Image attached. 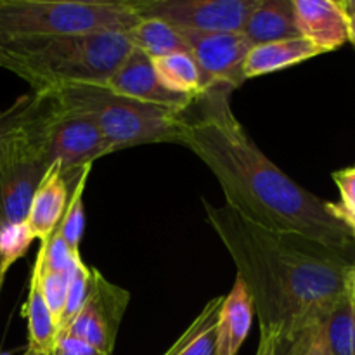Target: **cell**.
Segmentation results:
<instances>
[{"mask_svg":"<svg viewBox=\"0 0 355 355\" xmlns=\"http://www.w3.org/2000/svg\"><path fill=\"white\" fill-rule=\"evenodd\" d=\"M232 90L210 89L182 113L179 144L210 168L225 205L263 229L297 234L345 255L352 236L329 210L328 201L288 177L246 134L232 113Z\"/></svg>","mask_w":355,"mask_h":355,"instance_id":"cell-1","label":"cell"},{"mask_svg":"<svg viewBox=\"0 0 355 355\" xmlns=\"http://www.w3.org/2000/svg\"><path fill=\"white\" fill-rule=\"evenodd\" d=\"M207 218L248 290L260 326L279 338V355L300 343L349 291L350 262L297 234L255 225L231 207L203 200Z\"/></svg>","mask_w":355,"mask_h":355,"instance_id":"cell-2","label":"cell"},{"mask_svg":"<svg viewBox=\"0 0 355 355\" xmlns=\"http://www.w3.org/2000/svg\"><path fill=\"white\" fill-rule=\"evenodd\" d=\"M132 51L125 33L0 37V68L35 92L69 85H106Z\"/></svg>","mask_w":355,"mask_h":355,"instance_id":"cell-3","label":"cell"},{"mask_svg":"<svg viewBox=\"0 0 355 355\" xmlns=\"http://www.w3.org/2000/svg\"><path fill=\"white\" fill-rule=\"evenodd\" d=\"M52 97L61 111L90 118L116 151L180 139L184 111L118 96L104 85L61 87Z\"/></svg>","mask_w":355,"mask_h":355,"instance_id":"cell-4","label":"cell"},{"mask_svg":"<svg viewBox=\"0 0 355 355\" xmlns=\"http://www.w3.org/2000/svg\"><path fill=\"white\" fill-rule=\"evenodd\" d=\"M139 21L130 0H0V37L127 33Z\"/></svg>","mask_w":355,"mask_h":355,"instance_id":"cell-5","label":"cell"},{"mask_svg":"<svg viewBox=\"0 0 355 355\" xmlns=\"http://www.w3.org/2000/svg\"><path fill=\"white\" fill-rule=\"evenodd\" d=\"M114 151L116 148L104 137L90 118L66 113L54 103L40 141V153L45 165H59L62 172H71L92 166L96 159Z\"/></svg>","mask_w":355,"mask_h":355,"instance_id":"cell-6","label":"cell"},{"mask_svg":"<svg viewBox=\"0 0 355 355\" xmlns=\"http://www.w3.org/2000/svg\"><path fill=\"white\" fill-rule=\"evenodd\" d=\"M141 19L179 30L238 33L259 0H130Z\"/></svg>","mask_w":355,"mask_h":355,"instance_id":"cell-7","label":"cell"},{"mask_svg":"<svg viewBox=\"0 0 355 355\" xmlns=\"http://www.w3.org/2000/svg\"><path fill=\"white\" fill-rule=\"evenodd\" d=\"M128 302L130 293L127 290L110 283L97 269H90L85 304L61 335L75 336L101 354L111 355Z\"/></svg>","mask_w":355,"mask_h":355,"instance_id":"cell-8","label":"cell"},{"mask_svg":"<svg viewBox=\"0 0 355 355\" xmlns=\"http://www.w3.org/2000/svg\"><path fill=\"white\" fill-rule=\"evenodd\" d=\"M179 30V28H177ZM191 58L200 68L207 90H234L246 82L243 69L253 44L241 33L180 30Z\"/></svg>","mask_w":355,"mask_h":355,"instance_id":"cell-9","label":"cell"},{"mask_svg":"<svg viewBox=\"0 0 355 355\" xmlns=\"http://www.w3.org/2000/svg\"><path fill=\"white\" fill-rule=\"evenodd\" d=\"M51 90L23 96L0 114V168L31 155H42L45 121L52 113Z\"/></svg>","mask_w":355,"mask_h":355,"instance_id":"cell-10","label":"cell"},{"mask_svg":"<svg viewBox=\"0 0 355 355\" xmlns=\"http://www.w3.org/2000/svg\"><path fill=\"white\" fill-rule=\"evenodd\" d=\"M104 87H107L111 92L118 94V96L177 111L187 110L198 99V97L180 96V94L170 92L168 89H165L156 75L151 59L135 49H132L130 54L125 58L120 68L114 71V75L107 80Z\"/></svg>","mask_w":355,"mask_h":355,"instance_id":"cell-11","label":"cell"},{"mask_svg":"<svg viewBox=\"0 0 355 355\" xmlns=\"http://www.w3.org/2000/svg\"><path fill=\"white\" fill-rule=\"evenodd\" d=\"M49 166L31 155L0 168V227L26 222L35 191Z\"/></svg>","mask_w":355,"mask_h":355,"instance_id":"cell-12","label":"cell"},{"mask_svg":"<svg viewBox=\"0 0 355 355\" xmlns=\"http://www.w3.org/2000/svg\"><path fill=\"white\" fill-rule=\"evenodd\" d=\"M298 35L326 54L349 42V24L338 0H293Z\"/></svg>","mask_w":355,"mask_h":355,"instance_id":"cell-13","label":"cell"},{"mask_svg":"<svg viewBox=\"0 0 355 355\" xmlns=\"http://www.w3.org/2000/svg\"><path fill=\"white\" fill-rule=\"evenodd\" d=\"M69 200V179L59 165H51L42 177L26 224L35 239H47L64 217Z\"/></svg>","mask_w":355,"mask_h":355,"instance_id":"cell-14","label":"cell"},{"mask_svg":"<svg viewBox=\"0 0 355 355\" xmlns=\"http://www.w3.org/2000/svg\"><path fill=\"white\" fill-rule=\"evenodd\" d=\"M253 309L252 297L245 284L236 277L231 291L224 297L217 322V355H238L243 342L252 329Z\"/></svg>","mask_w":355,"mask_h":355,"instance_id":"cell-15","label":"cell"},{"mask_svg":"<svg viewBox=\"0 0 355 355\" xmlns=\"http://www.w3.org/2000/svg\"><path fill=\"white\" fill-rule=\"evenodd\" d=\"M241 33L253 45L298 38L293 0H259Z\"/></svg>","mask_w":355,"mask_h":355,"instance_id":"cell-16","label":"cell"},{"mask_svg":"<svg viewBox=\"0 0 355 355\" xmlns=\"http://www.w3.org/2000/svg\"><path fill=\"white\" fill-rule=\"evenodd\" d=\"M321 54L322 52L319 49H315L302 37L253 45L245 61L243 75H245V80L269 75V73L291 68Z\"/></svg>","mask_w":355,"mask_h":355,"instance_id":"cell-17","label":"cell"},{"mask_svg":"<svg viewBox=\"0 0 355 355\" xmlns=\"http://www.w3.org/2000/svg\"><path fill=\"white\" fill-rule=\"evenodd\" d=\"M312 335L328 355H355L354 295L347 291L318 322Z\"/></svg>","mask_w":355,"mask_h":355,"instance_id":"cell-18","label":"cell"},{"mask_svg":"<svg viewBox=\"0 0 355 355\" xmlns=\"http://www.w3.org/2000/svg\"><path fill=\"white\" fill-rule=\"evenodd\" d=\"M23 314H26L28 321V338H30V349L37 352L49 355L54 350L58 342V324L49 311L47 304L44 300L40 288V266L35 259L33 270H31L30 288H28V300L23 309Z\"/></svg>","mask_w":355,"mask_h":355,"instance_id":"cell-19","label":"cell"},{"mask_svg":"<svg viewBox=\"0 0 355 355\" xmlns=\"http://www.w3.org/2000/svg\"><path fill=\"white\" fill-rule=\"evenodd\" d=\"M224 297L208 302L193 324L163 355H217V322Z\"/></svg>","mask_w":355,"mask_h":355,"instance_id":"cell-20","label":"cell"},{"mask_svg":"<svg viewBox=\"0 0 355 355\" xmlns=\"http://www.w3.org/2000/svg\"><path fill=\"white\" fill-rule=\"evenodd\" d=\"M125 35L132 49L142 52L149 59H158L177 52H189L180 30L159 19H141Z\"/></svg>","mask_w":355,"mask_h":355,"instance_id":"cell-21","label":"cell"},{"mask_svg":"<svg viewBox=\"0 0 355 355\" xmlns=\"http://www.w3.org/2000/svg\"><path fill=\"white\" fill-rule=\"evenodd\" d=\"M151 61L159 82L170 92L187 97H200L207 92L200 68L189 52H177Z\"/></svg>","mask_w":355,"mask_h":355,"instance_id":"cell-22","label":"cell"},{"mask_svg":"<svg viewBox=\"0 0 355 355\" xmlns=\"http://www.w3.org/2000/svg\"><path fill=\"white\" fill-rule=\"evenodd\" d=\"M92 166H85L82 170L64 172L69 179V200L62 217L61 227L62 238L68 243L69 250L75 255H80V243H82L83 231H85V210H83V191H85L87 179Z\"/></svg>","mask_w":355,"mask_h":355,"instance_id":"cell-23","label":"cell"},{"mask_svg":"<svg viewBox=\"0 0 355 355\" xmlns=\"http://www.w3.org/2000/svg\"><path fill=\"white\" fill-rule=\"evenodd\" d=\"M33 234L26 222L0 227V274L7 276L12 263H16L33 243Z\"/></svg>","mask_w":355,"mask_h":355,"instance_id":"cell-24","label":"cell"},{"mask_svg":"<svg viewBox=\"0 0 355 355\" xmlns=\"http://www.w3.org/2000/svg\"><path fill=\"white\" fill-rule=\"evenodd\" d=\"M89 283H90V267H87L85 263H83V260L80 259L78 262H76L75 269H73L68 295H66V304L58 322L59 335H61V333L71 324L73 319H75L76 315H78V312L82 311L83 304H85L87 300V293H89Z\"/></svg>","mask_w":355,"mask_h":355,"instance_id":"cell-25","label":"cell"},{"mask_svg":"<svg viewBox=\"0 0 355 355\" xmlns=\"http://www.w3.org/2000/svg\"><path fill=\"white\" fill-rule=\"evenodd\" d=\"M37 262H38V266H40V260L37 259ZM76 262H78V260H76ZM73 269H75V267H73ZM73 269L66 270V272H44L40 267L42 295H44V300H45V304H47L49 311H51L52 318H54L55 324L59 322V318H61V314H62V309H64L66 295H68V288H69V281H71V276H73Z\"/></svg>","mask_w":355,"mask_h":355,"instance_id":"cell-26","label":"cell"},{"mask_svg":"<svg viewBox=\"0 0 355 355\" xmlns=\"http://www.w3.org/2000/svg\"><path fill=\"white\" fill-rule=\"evenodd\" d=\"M333 180H335L340 191V198H342L338 205L350 214H355V166L335 172Z\"/></svg>","mask_w":355,"mask_h":355,"instance_id":"cell-27","label":"cell"},{"mask_svg":"<svg viewBox=\"0 0 355 355\" xmlns=\"http://www.w3.org/2000/svg\"><path fill=\"white\" fill-rule=\"evenodd\" d=\"M55 347L69 355H104L101 354L99 350L94 349L92 345L83 342V340L75 338V336H69V335H59L58 342H55Z\"/></svg>","mask_w":355,"mask_h":355,"instance_id":"cell-28","label":"cell"},{"mask_svg":"<svg viewBox=\"0 0 355 355\" xmlns=\"http://www.w3.org/2000/svg\"><path fill=\"white\" fill-rule=\"evenodd\" d=\"M255 355H279V338L274 329L260 326V340Z\"/></svg>","mask_w":355,"mask_h":355,"instance_id":"cell-29","label":"cell"},{"mask_svg":"<svg viewBox=\"0 0 355 355\" xmlns=\"http://www.w3.org/2000/svg\"><path fill=\"white\" fill-rule=\"evenodd\" d=\"M329 210H331V214L335 215L338 220H342L343 224L347 225L350 236H352V241L355 243V214H350V211H347L345 208L340 207L338 203H329Z\"/></svg>","mask_w":355,"mask_h":355,"instance_id":"cell-30","label":"cell"},{"mask_svg":"<svg viewBox=\"0 0 355 355\" xmlns=\"http://www.w3.org/2000/svg\"><path fill=\"white\" fill-rule=\"evenodd\" d=\"M349 24V42L355 45V0H338Z\"/></svg>","mask_w":355,"mask_h":355,"instance_id":"cell-31","label":"cell"},{"mask_svg":"<svg viewBox=\"0 0 355 355\" xmlns=\"http://www.w3.org/2000/svg\"><path fill=\"white\" fill-rule=\"evenodd\" d=\"M349 290L352 291V295L355 297V262L350 263L349 269Z\"/></svg>","mask_w":355,"mask_h":355,"instance_id":"cell-32","label":"cell"},{"mask_svg":"<svg viewBox=\"0 0 355 355\" xmlns=\"http://www.w3.org/2000/svg\"><path fill=\"white\" fill-rule=\"evenodd\" d=\"M23 355H44V354L37 352V350H33V349H30V347H28V349H26V352H24Z\"/></svg>","mask_w":355,"mask_h":355,"instance_id":"cell-33","label":"cell"},{"mask_svg":"<svg viewBox=\"0 0 355 355\" xmlns=\"http://www.w3.org/2000/svg\"><path fill=\"white\" fill-rule=\"evenodd\" d=\"M49 355H69V354H66V352H62V350H59L58 347H54V350H52L51 354Z\"/></svg>","mask_w":355,"mask_h":355,"instance_id":"cell-34","label":"cell"},{"mask_svg":"<svg viewBox=\"0 0 355 355\" xmlns=\"http://www.w3.org/2000/svg\"><path fill=\"white\" fill-rule=\"evenodd\" d=\"M3 283H6V276H2V274H0V295H2V288H3Z\"/></svg>","mask_w":355,"mask_h":355,"instance_id":"cell-35","label":"cell"},{"mask_svg":"<svg viewBox=\"0 0 355 355\" xmlns=\"http://www.w3.org/2000/svg\"><path fill=\"white\" fill-rule=\"evenodd\" d=\"M354 333H355V297H354Z\"/></svg>","mask_w":355,"mask_h":355,"instance_id":"cell-36","label":"cell"},{"mask_svg":"<svg viewBox=\"0 0 355 355\" xmlns=\"http://www.w3.org/2000/svg\"><path fill=\"white\" fill-rule=\"evenodd\" d=\"M0 114H2V111H0Z\"/></svg>","mask_w":355,"mask_h":355,"instance_id":"cell-37","label":"cell"},{"mask_svg":"<svg viewBox=\"0 0 355 355\" xmlns=\"http://www.w3.org/2000/svg\"><path fill=\"white\" fill-rule=\"evenodd\" d=\"M2 355H7V354H2Z\"/></svg>","mask_w":355,"mask_h":355,"instance_id":"cell-38","label":"cell"}]
</instances>
